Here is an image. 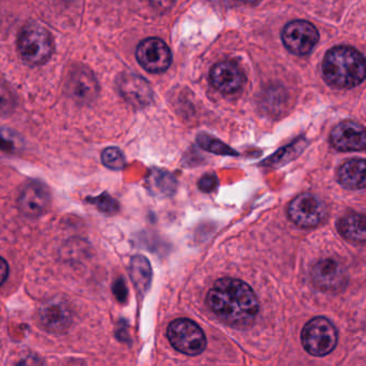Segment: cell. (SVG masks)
Here are the masks:
<instances>
[{
    "label": "cell",
    "instance_id": "26",
    "mask_svg": "<svg viewBox=\"0 0 366 366\" xmlns=\"http://www.w3.org/2000/svg\"><path fill=\"white\" fill-rule=\"evenodd\" d=\"M8 274H9V267L6 262L5 259L0 257V286L7 280Z\"/></svg>",
    "mask_w": 366,
    "mask_h": 366
},
{
    "label": "cell",
    "instance_id": "20",
    "mask_svg": "<svg viewBox=\"0 0 366 366\" xmlns=\"http://www.w3.org/2000/svg\"><path fill=\"white\" fill-rule=\"evenodd\" d=\"M102 162L107 168L111 170L119 171L126 164L125 156L117 147H108L102 155Z\"/></svg>",
    "mask_w": 366,
    "mask_h": 366
},
{
    "label": "cell",
    "instance_id": "7",
    "mask_svg": "<svg viewBox=\"0 0 366 366\" xmlns=\"http://www.w3.org/2000/svg\"><path fill=\"white\" fill-rule=\"evenodd\" d=\"M282 38L285 46L293 54L306 55L318 44L319 33L307 21H292L282 29Z\"/></svg>",
    "mask_w": 366,
    "mask_h": 366
},
{
    "label": "cell",
    "instance_id": "6",
    "mask_svg": "<svg viewBox=\"0 0 366 366\" xmlns=\"http://www.w3.org/2000/svg\"><path fill=\"white\" fill-rule=\"evenodd\" d=\"M288 215L297 226L312 228L318 226L327 215V205L316 194H299L289 205Z\"/></svg>",
    "mask_w": 366,
    "mask_h": 366
},
{
    "label": "cell",
    "instance_id": "23",
    "mask_svg": "<svg viewBox=\"0 0 366 366\" xmlns=\"http://www.w3.org/2000/svg\"><path fill=\"white\" fill-rule=\"evenodd\" d=\"M218 186V179L215 175L207 174L203 177L199 182V187L202 192H211Z\"/></svg>",
    "mask_w": 366,
    "mask_h": 366
},
{
    "label": "cell",
    "instance_id": "21",
    "mask_svg": "<svg viewBox=\"0 0 366 366\" xmlns=\"http://www.w3.org/2000/svg\"><path fill=\"white\" fill-rule=\"evenodd\" d=\"M89 202L95 204L102 213L109 214V215H112L119 211V203L108 194H102V196L89 199Z\"/></svg>",
    "mask_w": 366,
    "mask_h": 366
},
{
    "label": "cell",
    "instance_id": "18",
    "mask_svg": "<svg viewBox=\"0 0 366 366\" xmlns=\"http://www.w3.org/2000/svg\"><path fill=\"white\" fill-rule=\"evenodd\" d=\"M130 277L140 295L149 290L152 282V267L144 256H134L130 263Z\"/></svg>",
    "mask_w": 366,
    "mask_h": 366
},
{
    "label": "cell",
    "instance_id": "16",
    "mask_svg": "<svg viewBox=\"0 0 366 366\" xmlns=\"http://www.w3.org/2000/svg\"><path fill=\"white\" fill-rule=\"evenodd\" d=\"M340 185L348 189H363L365 187V162L352 159L340 167L337 172Z\"/></svg>",
    "mask_w": 366,
    "mask_h": 366
},
{
    "label": "cell",
    "instance_id": "25",
    "mask_svg": "<svg viewBox=\"0 0 366 366\" xmlns=\"http://www.w3.org/2000/svg\"><path fill=\"white\" fill-rule=\"evenodd\" d=\"M16 366H40V362L35 355H29L22 357Z\"/></svg>",
    "mask_w": 366,
    "mask_h": 366
},
{
    "label": "cell",
    "instance_id": "17",
    "mask_svg": "<svg viewBox=\"0 0 366 366\" xmlns=\"http://www.w3.org/2000/svg\"><path fill=\"white\" fill-rule=\"evenodd\" d=\"M337 230L348 241L364 243L366 239L365 216L363 214H347L338 220Z\"/></svg>",
    "mask_w": 366,
    "mask_h": 366
},
{
    "label": "cell",
    "instance_id": "22",
    "mask_svg": "<svg viewBox=\"0 0 366 366\" xmlns=\"http://www.w3.org/2000/svg\"><path fill=\"white\" fill-rule=\"evenodd\" d=\"M14 94L6 85L0 82V115L9 113L14 109Z\"/></svg>",
    "mask_w": 366,
    "mask_h": 366
},
{
    "label": "cell",
    "instance_id": "3",
    "mask_svg": "<svg viewBox=\"0 0 366 366\" xmlns=\"http://www.w3.org/2000/svg\"><path fill=\"white\" fill-rule=\"evenodd\" d=\"M18 51L21 59L29 65H44L54 52L52 36L44 27L27 25L19 35Z\"/></svg>",
    "mask_w": 366,
    "mask_h": 366
},
{
    "label": "cell",
    "instance_id": "14",
    "mask_svg": "<svg viewBox=\"0 0 366 366\" xmlns=\"http://www.w3.org/2000/svg\"><path fill=\"white\" fill-rule=\"evenodd\" d=\"M117 87L121 95L134 106H147L153 98V92L149 83L136 74H127L122 76L117 82Z\"/></svg>",
    "mask_w": 366,
    "mask_h": 366
},
{
    "label": "cell",
    "instance_id": "2",
    "mask_svg": "<svg viewBox=\"0 0 366 366\" xmlns=\"http://www.w3.org/2000/svg\"><path fill=\"white\" fill-rule=\"evenodd\" d=\"M365 61L363 55L347 46L331 49L322 61L325 82L337 89L357 86L365 79Z\"/></svg>",
    "mask_w": 366,
    "mask_h": 366
},
{
    "label": "cell",
    "instance_id": "24",
    "mask_svg": "<svg viewBox=\"0 0 366 366\" xmlns=\"http://www.w3.org/2000/svg\"><path fill=\"white\" fill-rule=\"evenodd\" d=\"M113 292H114L115 297L121 303H124L127 300L128 290L123 278H119L114 282V285H113Z\"/></svg>",
    "mask_w": 366,
    "mask_h": 366
},
{
    "label": "cell",
    "instance_id": "19",
    "mask_svg": "<svg viewBox=\"0 0 366 366\" xmlns=\"http://www.w3.org/2000/svg\"><path fill=\"white\" fill-rule=\"evenodd\" d=\"M198 143L202 149L211 152V153L218 154V155L237 156V152L233 151L232 149L227 147L217 139L211 138L205 134L198 137Z\"/></svg>",
    "mask_w": 366,
    "mask_h": 366
},
{
    "label": "cell",
    "instance_id": "9",
    "mask_svg": "<svg viewBox=\"0 0 366 366\" xmlns=\"http://www.w3.org/2000/svg\"><path fill=\"white\" fill-rule=\"evenodd\" d=\"M209 80L217 91L224 94L237 93L245 83L241 68L233 61H219L212 68Z\"/></svg>",
    "mask_w": 366,
    "mask_h": 366
},
{
    "label": "cell",
    "instance_id": "8",
    "mask_svg": "<svg viewBox=\"0 0 366 366\" xmlns=\"http://www.w3.org/2000/svg\"><path fill=\"white\" fill-rule=\"evenodd\" d=\"M136 55L139 64L152 74L166 71L172 61L170 49L158 38L143 40L137 48Z\"/></svg>",
    "mask_w": 366,
    "mask_h": 366
},
{
    "label": "cell",
    "instance_id": "11",
    "mask_svg": "<svg viewBox=\"0 0 366 366\" xmlns=\"http://www.w3.org/2000/svg\"><path fill=\"white\" fill-rule=\"evenodd\" d=\"M312 280L320 290L336 291L346 285L347 275L340 263L332 259H325L312 267Z\"/></svg>",
    "mask_w": 366,
    "mask_h": 366
},
{
    "label": "cell",
    "instance_id": "15",
    "mask_svg": "<svg viewBox=\"0 0 366 366\" xmlns=\"http://www.w3.org/2000/svg\"><path fill=\"white\" fill-rule=\"evenodd\" d=\"M70 95L80 104H91L98 95V84L89 69H76L69 79Z\"/></svg>",
    "mask_w": 366,
    "mask_h": 366
},
{
    "label": "cell",
    "instance_id": "10",
    "mask_svg": "<svg viewBox=\"0 0 366 366\" xmlns=\"http://www.w3.org/2000/svg\"><path fill=\"white\" fill-rule=\"evenodd\" d=\"M331 143L337 151H362L366 144L365 130L355 122H342L332 130Z\"/></svg>",
    "mask_w": 366,
    "mask_h": 366
},
{
    "label": "cell",
    "instance_id": "4",
    "mask_svg": "<svg viewBox=\"0 0 366 366\" xmlns=\"http://www.w3.org/2000/svg\"><path fill=\"white\" fill-rule=\"evenodd\" d=\"M302 344L310 355L323 357L337 345V331L327 318L316 317L306 323L302 331Z\"/></svg>",
    "mask_w": 366,
    "mask_h": 366
},
{
    "label": "cell",
    "instance_id": "1",
    "mask_svg": "<svg viewBox=\"0 0 366 366\" xmlns=\"http://www.w3.org/2000/svg\"><path fill=\"white\" fill-rule=\"evenodd\" d=\"M207 305L227 325L246 327L252 325L259 312L254 290L235 278H222L207 293Z\"/></svg>",
    "mask_w": 366,
    "mask_h": 366
},
{
    "label": "cell",
    "instance_id": "5",
    "mask_svg": "<svg viewBox=\"0 0 366 366\" xmlns=\"http://www.w3.org/2000/svg\"><path fill=\"white\" fill-rule=\"evenodd\" d=\"M171 345L184 355H200L207 347V338L201 327L190 319L181 318L172 321L168 327Z\"/></svg>",
    "mask_w": 366,
    "mask_h": 366
},
{
    "label": "cell",
    "instance_id": "12",
    "mask_svg": "<svg viewBox=\"0 0 366 366\" xmlns=\"http://www.w3.org/2000/svg\"><path fill=\"white\" fill-rule=\"evenodd\" d=\"M18 202L19 209L25 216L39 217L50 207L51 194L44 184L31 183L24 188Z\"/></svg>",
    "mask_w": 366,
    "mask_h": 366
},
{
    "label": "cell",
    "instance_id": "13",
    "mask_svg": "<svg viewBox=\"0 0 366 366\" xmlns=\"http://www.w3.org/2000/svg\"><path fill=\"white\" fill-rule=\"evenodd\" d=\"M39 318L48 331L55 333L65 332L71 325L70 308L63 300L52 299L46 302L40 308Z\"/></svg>",
    "mask_w": 366,
    "mask_h": 366
}]
</instances>
